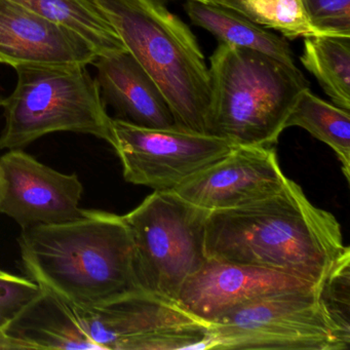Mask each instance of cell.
I'll return each mask as SVG.
<instances>
[{
    "label": "cell",
    "mask_w": 350,
    "mask_h": 350,
    "mask_svg": "<svg viewBox=\"0 0 350 350\" xmlns=\"http://www.w3.org/2000/svg\"><path fill=\"white\" fill-rule=\"evenodd\" d=\"M208 259L255 266L313 282L350 251L334 215L313 206L293 180L278 193L206 221Z\"/></svg>",
    "instance_id": "6da1fadb"
},
{
    "label": "cell",
    "mask_w": 350,
    "mask_h": 350,
    "mask_svg": "<svg viewBox=\"0 0 350 350\" xmlns=\"http://www.w3.org/2000/svg\"><path fill=\"white\" fill-rule=\"evenodd\" d=\"M18 243L30 280L70 306L94 308L144 291L124 216L83 210L77 220L22 229Z\"/></svg>",
    "instance_id": "7a4b0ae2"
},
{
    "label": "cell",
    "mask_w": 350,
    "mask_h": 350,
    "mask_svg": "<svg viewBox=\"0 0 350 350\" xmlns=\"http://www.w3.org/2000/svg\"><path fill=\"white\" fill-rule=\"evenodd\" d=\"M165 96L178 128L208 134L211 79L190 28L157 0H94Z\"/></svg>",
    "instance_id": "3957f363"
},
{
    "label": "cell",
    "mask_w": 350,
    "mask_h": 350,
    "mask_svg": "<svg viewBox=\"0 0 350 350\" xmlns=\"http://www.w3.org/2000/svg\"><path fill=\"white\" fill-rule=\"evenodd\" d=\"M208 71V134L235 146L275 144L299 98L310 89L297 66L223 42L213 53Z\"/></svg>",
    "instance_id": "277c9868"
},
{
    "label": "cell",
    "mask_w": 350,
    "mask_h": 350,
    "mask_svg": "<svg viewBox=\"0 0 350 350\" xmlns=\"http://www.w3.org/2000/svg\"><path fill=\"white\" fill-rule=\"evenodd\" d=\"M18 81L5 98V124L0 149H23L56 132L95 136L114 144L108 116L96 79L87 66H19Z\"/></svg>",
    "instance_id": "5b68a950"
},
{
    "label": "cell",
    "mask_w": 350,
    "mask_h": 350,
    "mask_svg": "<svg viewBox=\"0 0 350 350\" xmlns=\"http://www.w3.org/2000/svg\"><path fill=\"white\" fill-rule=\"evenodd\" d=\"M208 214L174 191H154L124 215L143 290L176 302L184 282L208 260Z\"/></svg>",
    "instance_id": "8992f818"
},
{
    "label": "cell",
    "mask_w": 350,
    "mask_h": 350,
    "mask_svg": "<svg viewBox=\"0 0 350 350\" xmlns=\"http://www.w3.org/2000/svg\"><path fill=\"white\" fill-rule=\"evenodd\" d=\"M315 288L260 299L210 323L204 349L347 350Z\"/></svg>",
    "instance_id": "52a82bcc"
},
{
    "label": "cell",
    "mask_w": 350,
    "mask_h": 350,
    "mask_svg": "<svg viewBox=\"0 0 350 350\" xmlns=\"http://www.w3.org/2000/svg\"><path fill=\"white\" fill-rule=\"evenodd\" d=\"M72 308L100 350H202L208 337V323L144 291L94 308Z\"/></svg>",
    "instance_id": "ba28073f"
},
{
    "label": "cell",
    "mask_w": 350,
    "mask_h": 350,
    "mask_svg": "<svg viewBox=\"0 0 350 350\" xmlns=\"http://www.w3.org/2000/svg\"><path fill=\"white\" fill-rule=\"evenodd\" d=\"M124 180L154 191H173L235 148L228 140L182 129H150L112 118Z\"/></svg>",
    "instance_id": "9c48e42d"
},
{
    "label": "cell",
    "mask_w": 350,
    "mask_h": 350,
    "mask_svg": "<svg viewBox=\"0 0 350 350\" xmlns=\"http://www.w3.org/2000/svg\"><path fill=\"white\" fill-rule=\"evenodd\" d=\"M83 193L77 174L60 173L23 149H12L0 157V213L22 229L81 218Z\"/></svg>",
    "instance_id": "30bf717a"
},
{
    "label": "cell",
    "mask_w": 350,
    "mask_h": 350,
    "mask_svg": "<svg viewBox=\"0 0 350 350\" xmlns=\"http://www.w3.org/2000/svg\"><path fill=\"white\" fill-rule=\"evenodd\" d=\"M286 180L271 146H237L173 191L208 213L220 212L274 196Z\"/></svg>",
    "instance_id": "8fae6325"
},
{
    "label": "cell",
    "mask_w": 350,
    "mask_h": 350,
    "mask_svg": "<svg viewBox=\"0 0 350 350\" xmlns=\"http://www.w3.org/2000/svg\"><path fill=\"white\" fill-rule=\"evenodd\" d=\"M315 286L313 282L282 272L208 259L182 284L176 303L210 325L222 315L260 299Z\"/></svg>",
    "instance_id": "7c38bea8"
},
{
    "label": "cell",
    "mask_w": 350,
    "mask_h": 350,
    "mask_svg": "<svg viewBox=\"0 0 350 350\" xmlns=\"http://www.w3.org/2000/svg\"><path fill=\"white\" fill-rule=\"evenodd\" d=\"M98 55L75 32L14 0H0V63L19 66H88Z\"/></svg>",
    "instance_id": "4fadbf2b"
},
{
    "label": "cell",
    "mask_w": 350,
    "mask_h": 350,
    "mask_svg": "<svg viewBox=\"0 0 350 350\" xmlns=\"http://www.w3.org/2000/svg\"><path fill=\"white\" fill-rule=\"evenodd\" d=\"M92 65L102 99L116 118L144 128H178L159 85L128 51L98 56Z\"/></svg>",
    "instance_id": "5bb4252c"
},
{
    "label": "cell",
    "mask_w": 350,
    "mask_h": 350,
    "mask_svg": "<svg viewBox=\"0 0 350 350\" xmlns=\"http://www.w3.org/2000/svg\"><path fill=\"white\" fill-rule=\"evenodd\" d=\"M30 300L3 331L18 349L100 350L83 331L70 305L46 288Z\"/></svg>",
    "instance_id": "9a60e30c"
},
{
    "label": "cell",
    "mask_w": 350,
    "mask_h": 350,
    "mask_svg": "<svg viewBox=\"0 0 350 350\" xmlns=\"http://www.w3.org/2000/svg\"><path fill=\"white\" fill-rule=\"evenodd\" d=\"M185 11L194 25L210 32L223 44L257 51L288 66H296L290 44L284 38L257 25L237 11L212 0H187Z\"/></svg>",
    "instance_id": "2e32d148"
},
{
    "label": "cell",
    "mask_w": 350,
    "mask_h": 350,
    "mask_svg": "<svg viewBox=\"0 0 350 350\" xmlns=\"http://www.w3.org/2000/svg\"><path fill=\"white\" fill-rule=\"evenodd\" d=\"M81 36L98 56L126 52L118 32L94 0H14Z\"/></svg>",
    "instance_id": "e0dca14e"
},
{
    "label": "cell",
    "mask_w": 350,
    "mask_h": 350,
    "mask_svg": "<svg viewBox=\"0 0 350 350\" xmlns=\"http://www.w3.org/2000/svg\"><path fill=\"white\" fill-rule=\"evenodd\" d=\"M301 63L317 79L334 105L349 111L350 38H305Z\"/></svg>",
    "instance_id": "ac0fdd59"
},
{
    "label": "cell",
    "mask_w": 350,
    "mask_h": 350,
    "mask_svg": "<svg viewBox=\"0 0 350 350\" xmlns=\"http://www.w3.org/2000/svg\"><path fill=\"white\" fill-rule=\"evenodd\" d=\"M299 126L327 144L339 159L347 181L350 178L349 111L303 92L286 122V129Z\"/></svg>",
    "instance_id": "d6986e66"
},
{
    "label": "cell",
    "mask_w": 350,
    "mask_h": 350,
    "mask_svg": "<svg viewBox=\"0 0 350 350\" xmlns=\"http://www.w3.org/2000/svg\"><path fill=\"white\" fill-rule=\"evenodd\" d=\"M237 11L265 29L280 32L293 40L323 36L309 22L301 0H212Z\"/></svg>",
    "instance_id": "ffe728a7"
},
{
    "label": "cell",
    "mask_w": 350,
    "mask_h": 350,
    "mask_svg": "<svg viewBox=\"0 0 350 350\" xmlns=\"http://www.w3.org/2000/svg\"><path fill=\"white\" fill-rule=\"evenodd\" d=\"M315 291L334 327L350 340V251L332 267Z\"/></svg>",
    "instance_id": "44dd1931"
},
{
    "label": "cell",
    "mask_w": 350,
    "mask_h": 350,
    "mask_svg": "<svg viewBox=\"0 0 350 350\" xmlns=\"http://www.w3.org/2000/svg\"><path fill=\"white\" fill-rule=\"evenodd\" d=\"M301 3L317 31L350 38V0H301Z\"/></svg>",
    "instance_id": "7402d4cb"
},
{
    "label": "cell",
    "mask_w": 350,
    "mask_h": 350,
    "mask_svg": "<svg viewBox=\"0 0 350 350\" xmlns=\"http://www.w3.org/2000/svg\"><path fill=\"white\" fill-rule=\"evenodd\" d=\"M40 290V286L30 278L0 270V319L8 323Z\"/></svg>",
    "instance_id": "603a6c76"
},
{
    "label": "cell",
    "mask_w": 350,
    "mask_h": 350,
    "mask_svg": "<svg viewBox=\"0 0 350 350\" xmlns=\"http://www.w3.org/2000/svg\"><path fill=\"white\" fill-rule=\"evenodd\" d=\"M5 323H7L5 321L0 319V350L17 349L16 344L3 333V329Z\"/></svg>",
    "instance_id": "cb8c5ba5"
},
{
    "label": "cell",
    "mask_w": 350,
    "mask_h": 350,
    "mask_svg": "<svg viewBox=\"0 0 350 350\" xmlns=\"http://www.w3.org/2000/svg\"><path fill=\"white\" fill-rule=\"evenodd\" d=\"M5 98L3 97V96L0 95V107H3V104H5Z\"/></svg>",
    "instance_id": "d4e9b609"
},
{
    "label": "cell",
    "mask_w": 350,
    "mask_h": 350,
    "mask_svg": "<svg viewBox=\"0 0 350 350\" xmlns=\"http://www.w3.org/2000/svg\"><path fill=\"white\" fill-rule=\"evenodd\" d=\"M198 1H208V0H198Z\"/></svg>",
    "instance_id": "484cf974"
}]
</instances>
